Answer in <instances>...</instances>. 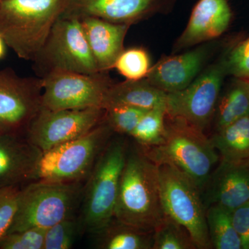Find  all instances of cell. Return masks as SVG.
<instances>
[{"label":"cell","mask_w":249,"mask_h":249,"mask_svg":"<svg viewBox=\"0 0 249 249\" xmlns=\"http://www.w3.org/2000/svg\"><path fill=\"white\" fill-rule=\"evenodd\" d=\"M165 217L158 165L142 151L128 152L114 217L144 231L153 232Z\"/></svg>","instance_id":"cell-1"},{"label":"cell","mask_w":249,"mask_h":249,"mask_svg":"<svg viewBox=\"0 0 249 249\" xmlns=\"http://www.w3.org/2000/svg\"><path fill=\"white\" fill-rule=\"evenodd\" d=\"M142 152L157 165L176 167L191 178L201 192L220 160L204 130L182 118L167 114L163 141L158 145L142 147Z\"/></svg>","instance_id":"cell-2"},{"label":"cell","mask_w":249,"mask_h":249,"mask_svg":"<svg viewBox=\"0 0 249 249\" xmlns=\"http://www.w3.org/2000/svg\"><path fill=\"white\" fill-rule=\"evenodd\" d=\"M66 0H0V36L18 58L34 62Z\"/></svg>","instance_id":"cell-3"},{"label":"cell","mask_w":249,"mask_h":249,"mask_svg":"<svg viewBox=\"0 0 249 249\" xmlns=\"http://www.w3.org/2000/svg\"><path fill=\"white\" fill-rule=\"evenodd\" d=\"M127 153L125 142L110 139L98 157L83 187L79 219L82 231L92 235L114 218Z\"/></svg>","instance_id":"cell-4"},{"label":"cell","mask_w":249,"mask_h":249,"mask_svg":"<svg viewBox=\"0 0 249 249\" xmlns=\"http://www.w3.org/2000/svg\"><path fill=\"white\" fill-rule=\"evenodd\" d=\"M83 191L81 181L28 183L21 188L17 211L7 234L32 228L47 229L73 215Z\"/></svg>","instance_id":"cell-5"},{"label":"cell","mask_w":249,"mask_h":249,"mask_svg":"<svg viewBox=\"0 0 249 249\" xmlns=\"http://www.w3.org/2000/svg\"><path fill=\"white\" fill-rule=\"evenodd\" d=\"M113 132L104 119L82 137L42 152L31 181L79 182L88 178Z\"/></svg>","instance_id":"cell-6"},{"label":"cell","mask_w":249,"mask_h":249,"mask_svg":"<svg viewBox=\"0 0 249 249\" xmlns=\"http://www.w3.org/2000/svg\"><path fill=\"white\" fill-rule=\"evenodd\" d=\"M160 196L165 214L184 227L196 249H213L206 222V208L199 186L173 165H158Z\"/></svg>","instance_id":"cell-7"},{"label":"cell","mask_w":249,"mask_h":249,"mask_svg":"<svg viewBox=\"0 0 249 249\" xmlns=\"http://www.w3.org/2000/svg\"><path fill=\"white\" fill-rule=\"evenodd\" d=\"M34 62L40 78L53 71L86 74L101 72L91 53L81 20L69 15L62 14L54 23Z\"/></svg>","instance_id":"cell-8"},{"label":"cell","mask_w":249,"mask_h":249,"mask_svg":"<svg viewBox=\"0 0 249 249\" xmlns=\"http://www.w3.org/2000/svg\"><path fill=\"white\" fill-rule=\"evenodd\" d=\"M227 51L196 76L187 88L166 95L167 116L182 118L205 130L214 119L224 78Z\"/></svg>","instance_id":"cell-9"},{"label":"cell","mask_w":249,"mask_h":249,"mask_svg":"<svg viewBox=\"0 0 249 249\" xmlns=\"http://www.w3.org/2000/svg\"><path fill=\"white\" fill-rule=\"evenodd\" d=\"M41 78V106L50 110L103 108L106 93L113 84L107 72L86 74L53 71Z\"/></svg>","instance_id":"cell-10"},{"label":"cell","mask_w":249,"mask_h":249,"mask_svg":"<svg viewBox=\"0 0 249 249\" xmlns=\"http://www.w3.org/2000/svg\"><path fill=\"white\" fill-rule=\"evenodd\" d=\"M101 107L50 110L41 107L26 131V138L42 152L82 137L105 119Z\"/></svg>","instance_id":"cell-11"},{"label":"cell","mask_w":249,"mask_h":249,"mask_svg":"<svg viewBox=\"0 0 249 249\" xmlns=\"http://www.w3.org/2000/svg\"><path fill=\"white\" fill-rule=\"evenodd\" d=\"M41 78L21 77L10 67L0 70V132L24 135L40 110Z\"/></svg>","instance_id":"cell-12"},{"label":"cell","mask_w":249,"mask_h":249,"mask_svg":"<svg viewBox=\"0 0 249 249\" xmlns=\"http://www.w3.org/2000/svg\"><path fill=\"white\" fill-rule=\"evenodd\" d=\"M201 193L206 208L218 205L232 211L249 201V158L219 160Z\"/></svg>","instance_id":"cell-13"},{"label":"cell","mask_w":249,"mask_h":249,"mask_svg":"<svg viewBox=\"0 0 249 249\" xmlns=\"http://www.w3.org/2000/svg\"><path fill=\"white\" fill-rule=\"evenodd\" d=\"M213 48L212 43L206 42L185 53L164 57L152 66L145 78L163 92L181 91L203 71Z\"/></svg>","instance_id":"cell-14"},{"label":"cell","mask_w":249,"mask_h":249,"mask_svg":"<svg viewBox=\"0 0 249 249\" xmlns=\"http://www.w3.org/2000/svg\"><path fill=\"white\" fill-rule=\"evenodd\" d=\"M42 154L25 135L0 132V188L31 182Z\"/></svg>","instance_id":"cell-15"},{"label":"cell","mask_w":249,"mask_h":249,"mask_svg":"<svg viewBox=\"0 0 249 249\" xmlns=\"http://www.w3.org/2000/svg\"><path fill=\"white\" fill-rule=\"evenodd\" d=\"M232 12L228 0H199L193 8L186 29L174 46L182 50L214 40L227 30Z\"/></svg>","instance_id":"cell-16"},{"label":"cell","mask_w":249,"mask_h":249,"mask_svg":"<svg viewBox=\"0 0 249 249\" xmlns=\"http://www.w3.org/2000/svg\"><path fill=\"white\" fill-rule=\"evenodd\" d=\"M160 0H66L63 14L78 18L90 16L132 25L155 9Z\"/></svg>","instance_id":"cell-17"},{"label":"cell","mask_w":249,"mask_h":249,"mask_svg":"<svg viewBox=\"0 0 249 249\" xmlns=\"http://www.w3.org/2000/svg\"><path fill=\"white\" fill-rule=\"evenodd\" d=\"M80 19L98 71L107 72L124 50V37L131 25L90 16Z\"/></svg>","instance_id":"cell-18"},{"label":"cell","mask_w":249,"mask_h":249,"mask_svg":"<svg viewBox=\"0 0 249 249\" xmlns=\"http://www.w3.org/2000/svg\"><path fill=\"white\" fill-rule=\"evenodd\" d=\"M166 95L152 85L146 78L126 80L111 85L106 93L103 108L105 109L114 105H125L149 110L165 106Z\"/></svg>","instance_id":"cell-19"},{"label":"cell","mask_w":249,"mask_h":249,"mask_svg":"<svg viewBox=\"0 0 249 249\" xmlns=\"http://www.w3.org/2000/svg\"><path fill=\"white\" fill-rule=\"evenodd\" d=\"M95 248L152 249L153 232H147L113 218L107 225L92 235Z\"/></svg>","instance_id":"cell-20"},{"label":"cell","mask_w":249,"mask_h":249,"mask_svg":"<svg viewBox=\"0 0 249 249\" xmlns=\"http://www.w3.org/2000/svg\"><path fill=\"white\" fill-rule=\"evenodd\" d=\"M249 116V79L234 78L222 95H219L215 112V131L242 118Z\"/></svg>","instance_id":"cell-21"},{"label":"cell","mask_w":249,"mask_h":249,"mask_svg":"<svg viewBox=\"0 0 249 249\" xmlns=\"http://www.w3.org/2000/svg\"><path fill=\"white\" fill-rule=\"evenodd\" d=\"M211 139L220 160H240L249 158V116L215 131Z\"/></svg>","instance_id":"cell-22"},{"label":"cell","mask_w":249,"mask_h":249,"mask_svg":"<svg viewBox=\"0 0 249 249\" xmlns=\"http://www.w3.org/2000/svg\"><path fill=\"white\" fill-rule=\"evenodd\" d=\"M206 222L213 249H242L232 222L231 211L218 205L206 208Z\"/></svg>","instance_id":"cell-23"},{"label":"cell","mask_w":249,"mask_h":249,"mask_svg":"<svg viewBox=\"0 0 249 249\" xmlns=\"http://www.w3.org/2000/svg\"><path fill=\"white\" fill-rule=\"evenodd\" d=\"M166 114V106L149 109L129 136L142 147L158 145L164 137Z\"/></svg>","instance_id":"cell-24"},{"label":"cell","mask_w":249,"mask_h":249,"mask_svg":"<svg viewBox=\"0 0 249 249\" xmlns=\"http://www.w3.org/2000/svg\"><path fill=\"white\" fill-rule=\"evenodd\" d=\"M191 234L179 223L165 215L153 231L152 249H196Z\"/></svg>","instance_id":"cell-25"},{"label":"cell","mask_w":249,"mask_h":249,"mask_svg":"<svg viewBox=\"0 0 249 249\" xmlns=\"http://www.w3.org/2000/svg\"><path fill=\"white\" fill-rule=\"evenodd\" d=\"M148 53L142 47L124 49L118 57L114 68L126 78L137 80L145 78L151 69Z\"/></svg>","instance_id":"cell-26"},{"label":"cell","mask_w":249,"mask_h":249,"mask_svg":"<svg viewBox=\"0 0 249 249\" xmlns=\"http://www.w3.org/2000/svg\"><path fill=\"white\" fill-rule=\"evenodd\" d=\"M82 232L79 219L65 218L46 230L43 249H70Z\"/></svg>","instance_id":"cell-27"},{"label":"cell","mask_w":249,"mask_h":249,"mask_svg":"<svg viewBox=\"0 0 249 249\" xmlns=\"http://www.w3.org/2000/svg\"><path fill=\"white\" fill-rule=\"evenodd\" d=\"M105 110V121L113 132L127 135L134 130L142 116L147 111L125 105L109 106Z\"/></svg>","instance_id":"cell-28"},{"label":"cell","mask_w":249,"mask_h":249,"mask_svg":"<svg viewBox=\"0 0 249 249\" xmlns=\"http://www.w3.org/2000/svg\"><path fill=\"white\" fill-rule=\"evenodd\" d=\"M46 230L32 228L7 234L0 241V249H43Z\"/></svg>","instance_id":"cell-29"},{"label":"cell","mask_w":249,"mask_h":249,"mask_svg":"<svg viewBox=\"0 0 249 249\" xmlns=\"http://www.w3.org/2000/svg\"><path fill=\"white\" fill-rule=\"evenodd\" d=\"M20 186L0 188V241L9 232L17 211Z\"/></svg>","instance_id":"cell-30"},{"label":"cell","mask_w":249,"mask_h":249,"mask_svg":"<svg viewBox=\"0 0 249 249\" xmlns=\"http://www.w3.org/2000/svg\"><path fill=\"white\" fill-rule=\"evenodd\" d=\"M228 75L249 79V37L228 49Z\"/></svg>","instance_id":"cell-31"},{"label":"cell","mask_w":249,"mask_h":249,"mask_svg":"<svg viewBox=\"0 0 249 249\" xmlns=\"http://www.w3.org/2000/svg\"><path fill=\"white\" fill-rule=\"evenodd\" d=\"M231 218L240 238L242 249H249V201L232 210Z\"/></svg>","instance_id":"cell-32"},{"label":"cell","mask_w":249,"mask_h":249,"mask_svg":"<svg viewBox=\"0 0 249 249\" xmlns=\"http://www.w3.org/2000/svg\"><path fill=\"white\" fill-rule=\"evenodd\" d=\"M7 45L4 42V39L0 36V60L4 58L6 54Z\"/></svg>","instance_id":"cell-33"}]
</instances>
